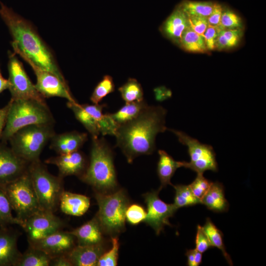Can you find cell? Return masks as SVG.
<instances>
[{"label": "cell", "mask_w": 266, "mask_h": 266, "mask_svg": "<svg viewBox=\"0 0 266 266\" xmlns=\"http://www.w3.org/2000/svg\"><path fill=\"white\" fill-rule=\"evenodd\" d=\"M59 203L61 211L65 214L80 216L89 209L90 200L89 197L83 195L62 191Z\"/></svg>", "instance_id": "cell-22"}, {"label": "cell", "mask_w": 266, "mask_h": 266, "mask_svg": "<svg viewBox=\"0 0 266 266\" xmlns=\"http://www.w3.org/2000/svg\"><path fill=\"white\" fill-rule=\"evenodd\" d=\"M17 233L0 227V266H16L21 253L17 247Z\"/></svg>", "instance_id": "cell-17"}, {"label": "cell", "mask_w": 266, "mask_h": 266, "mask_svg": "<svg viewBox=\"0 0 266 266\" xmlns=\"http://www.w3.org/2000/svg\"><path fill=\"white\" fill-rule=\"evenodd\" d=\"M9 83L8 79H5L0 71V94L4 90L8 89Z\"/></svg>", "instance_id": "cell-48"}, {"label": "cell", "mask_w": 266, "mask_h": 266, "mask_svg": "<svg viewBox=\"0 0 266 266\" xmlns=\"http://www.w3.org/2000/svg\"><path fill=\"white\" fill-rule=\"evenodd\" d=\"M111 248L103 252L99 259L98 266H115L117 265L119 243L117 238L112 237Z\"/></svg>", "instance_id": "cell-35"}, {"label": "cell", "mask_w": 266, "mask_h": 266, "mask_svg": "<svg viewBox=\"0 0 266 266\" xmlns=\"http://www.w3.org/2000/svg\"><path fill=\"white\" fill-rule=\"evenodd\" d=\"M223 6L217 2L214 3L213 10L208 17V25L213 26H221L220 20L223 11Z\"/></svg>", "instance_id": "cell-43"}, {"label": "cell", "mask_w": 266, "mask_h": 266, "mask_svg": "<svg viewBox=\"0 0 266 266\" xmlns=\"http://www.w3.org/2000/svg\"><path fill=\"white\" fill-rule=\"evenodd\" d=\"M54 124H35L21 128L9 138L10 148L29 164L39 160L40 155L55 133Z\"/></svg>", "instance_id": "cell-5"}, {"label": "cell", "mask_w": 266, "mask_h": 266, "mask_svg": "<svg viewBox=\"0 0 266 266\" xmlns=\"http://www.w3.org/2000/svg\"><path fill=\"white\" fill-rule=\"evenodd\" d=\"M147 213L143 207L137 204H133L127 207L126 213V220L131 225H137L144 221Z\"/></svg>", "instance_id": "cell-38"}, {"label": "cell", "mask_w": 266, "mask_h": 266, "mask_svg": "<svg viewBox=\"0 0 266 266\" xmlns=\"http://www.w3.org/2000/svg\"><path fill=\"white\" fill-rule=\"evenodd\" d=\"M195 245V249L201 253L205 252L212 247L202 227L199 225L197 226V228Z\"/></svg>", "instance_id": "cell-39"}, {"label": "cell", "mask_w": 266, "mask_h": 266, "mask_svg": "<svg viewBox=\"0 0 266 266\" xmlns=\"http://www.w3.org/2000/svg\"><path fill=\"white\" fill-rule=\"evenodd\" d=\"M214 3L210 1L184 0L178 6L188 16L208 18L213 10Z\"/></svg>", "instance_id": "cell-29"}, {"label": "cell", "mask_w": 266, "mask_h": 266, "mask_svg": "<svg viewBox=\"0 0 266 266\" xmlns=\"http://www.w3.org/2000/svg\"><path fill=\"white\" fill-rule=\"evenodd\" d=\"M66 105L73 112L76 119L90 133L92 138H98L100 133L95 119L76 101H67Z\"/></svg>", "instance_id": "cell-26"}, {"label": "cell", "mask_w": 266, "mask_h": 266, "mask_svg": "<svg viewBox=\"0 0 266 266\" xmlns=\"http://www.w3.org/2000/svg\"><path fill=\"white\" fill-rule=\"evenodd\" d=\"M104 252L102 244L75 246L66 256L72 266H95Z\"/></svg>", "instance_id": "cell-19"}, {"label": "cell", "mask_w": 266, "mask_h": 266, "mask_svg": "<svg viewBox=\"0 0 266 266\" xmlns=\"http://www.w3.org/2000/svg\"><path fill=\"white\" fill-rule=\"evenodd\" d=\"M52 257L45 252L30 245L21 254L16 266H48Z\"/></svg>", "instance_id": "cell-27"}, {"label": "cell", "mask_w": 266, "mask_h": 266, "mask_svg": "<svg viewBox=\"0 0 266 266\" xmlns=\"http://www.w3.org/2000/svg\"><path fill=\"white\" fill-rule=\"evenodd\" d=\"M1 140L5 143L18 130L35 124H54V119L46 102L34 100H10Z\"/></svg>", "instance_id": "cell-4"}, {"label": "cell", "mask_w": 266, "mask_h": 266, "mask_svg": "<svg viewBox=\"0 0 266 266\" xmlns=\"http://www.w3.org/2000/svg\"><path fill=\"white\" fill-rule=\"evenodd\" d=\"M159 189L143 195L147 206V215L144 222L150 226L159 235L165 226H171L169 219L176 212L177 209L172 204H168L159 197Z\"/></svg>", "instance_id": "cell-12"}, {"label": "cell", "mask_w": 266, "mask_h": 266, "mask_svg": "<svg viewBox=\"0 0 266 266\" xmlns=\"http://www.w3.org/2000/svg\"><path fill=\"white\" fill-rule=\"evenodd\" d=\"M180 44L185 50L192 52H204L207 50L203 36L195 32L189 25L184 31Z\"/></svg>", "instance_id": "cell-30"}, {"label": "cell", "mask_w": 266, "mask_h": 266, "mask_svg": "<svg viewBox=\"0 0 266 266\" xmlns=\"http://www.w3.org/2000/svg\"><path fill=\"white\" fill-rule=\"evenodd\" d=\"M114 89L115 85L112 77L106 75L95 87L90 100L94 104H99L105 97L113 92Z\"/></svg>", "instance_id": "cell-34"}, {"label": "cell", "mask_w": 266, "mask_h": 266, "mask_svg": "<svg viewBox=\"0 0 266 266\" xmlns=\"http://www.w3.org/2000/svg\"><path fill=\"white\" fill-rule=\"evenodd\" d=\"M155 97L157 100L162 101L169 97L170 93L168 90L162 88H157L155 90Z\"/></svg>", "instance_id": "cell-47"}, {"label": "cell", "mask_w": 266, "mask_h": 266, "mask_svg": "<svg viewBox=\"0 0 266 266\" xmlns=\"http://www.w3.org/2000/svg\"><path fill=\"white\" fill-rule=\"evenodd\" d=\"M175 191L173 204L179 209L181 207L201 204L200 200L193 193L189 185H172Z\"/></svg>", "instance_id": "cell-31"}, {"label": "cell", "mask_w": 266, "mask_h": 266, "mask_svg": "<svg viewBox=\"0 0 266 266\" xmlns=\"http://www.w3.org/2000/svg\"><path fill=\"white\" fill-rule=\"evenodd\" d=\"M9 57L8 80L11 100L31 99L46 102L45 98L33 84L15 53L11 54Z\"/></svg>", "instance_id": "cell-10"}, {"label": "cell", "mask_w": 266, "mask_h": 266, "mask_svg": "<svg viewBox=\"0 0 266 266\" xmlns=\"http://www.w3.org/2000/svg\"><path fill=\"white\" fill-rule=\"evenodd\" d=\"M222 29L220 26L208 25L203 34L207 50H212L215 48V43L219 32Z\"/></svg>", "instance_id": "cell-40"}, {"label": "cell", "mask_w": 266, "mask_h": 266, "mask_svg": "<svg viewBox=\"0 0 266 266\" xmlns=\"http://www.w3.org/2000/svg\"><path fill=\"white\" fill-rule=\"evenodd\" d=\"M188 26L187 15L177 5L164 22L161 30L172 41L180 43L182 35Z\"/></svg>", "instance_id": "cell-20"}, {"label": "cell", "mask_w": 266, "mask_h": 266, "mask_svg": "<svg viewBox=\"0 0 266 266\" xmlns=\"http://www.w3.org/2000/svg\"><path fill=\"white\" fill-rule=\"evenodd\" d=\"M220 26L223 29H240L242 22L240 18L233 10L223 7Z\"/></svg>", "instance_id": "cell-36"}, {"label": "cell", "mask_w": 266, "mask_h": 266, "mask_svg": "<svg viewBox=\"0 0 266 266\" xmlns=\"http://www.w3.org/2000/svg\"><path fill=\"white\" fill-rule=\"evenodd\" d=\"M166 110L160 105H147L133 119L118 126L115 136L129 163L140 155L151 154L157 134L167 130Z\"/></svg>", "instance_id": "cell-1"}, {"label": "cell", "mask_w": 266, "mask_h": 266, "mask_svg": "<svg viewBox=\"0 0 266 266\" xmlns=\"http://www.w3.org/2000/svg\"><path fill=\"white\" fill-rule=\"evenodd\" d=\"M0 15L12 37L14 52H21L36 66L66 83L51 52L30 23L1 2Z\"/></svg>", "instance_id": "cell-2"}, {"label": "cell", "mask_w": 266, "mask_h": 266, "mask_svg": "<svg viewBox=\"0 0 266 266\" xmlns=\"http://www.w3.org/2000/svg\"><path fill=\"white\" fill-rule=\"evenodd\" d=\"M221 32L231 48L237 45L242 34L240 29H222Z\"/></svg>", "instance_id": "cell-42"}, {"label": "cell", "mask_w": 266, "mask_h": 266, "mask_svg": "<svg viewBox=\"0 0 266 266\" xmlns=\"http://www.w3.org/2000/svg\"><path fill=\"white\" fill-rule=\"evenodd\" d=\"M201 201L207 209L214 212H227L229 207V203L225 198L224 186L218 181L212 183Z\"/></svg>", "instance_id": "cell-23"}, {"label": "cell", "mask_w": 266, "mask_h": 266, "mask_svg": "<svg viewBox=\"0 0 266 266\" xmlns=\"http://www.w3.org/2000/svg\"><path fill=\"white\" fill-rule=\"evenodd\" d=\"M9 106L8 102L3 107L0 108V140H1L2 133L5 126Z\"/></svg>", "instance_id": "cell-46"}, {"label": "cell", "mask_w": 266, "mask_h": 266, "mask_svg": "<svg viewBox=\"0 0 266 266\" xmlns=\"http://www.w3.org/2000/svg\"><path fill=\"white\" fill-rule=\"evenodd\" d=\"M69 232L79 245H98L103 242V232L96 217Z\"/></svg>", "instance_id": "cell-21"}, {"label": "cell", "mask_w": 266, "mask_h": 266, "mask_svg": "<svg viewBox=\"0 0 266 266\" xmlns=\"http://www.w3.org/2000/svg\"><path fill=\"white\" fill-rule=\"evenodd\" d=\"M53 213L40 209L24 221L23 228L29 242L41 239L61 230L64 222Z\"/></svg>", "instance_id": "cell-13"}, {"label": "cell", "mask_w": 266, "mask_h": 266, "mask_svg": "<svg viewBox=\"0 0 266 266\" xmlns=\"http://www.w3.org/2000/svg\"><path fill=\"white\" fill-rule=\"evenodd\" d=\"M202 228L206 234L212 247H217L221 251L224 258L230 266L233 263L230 256L227 253L223 241L222 232L215 225L209 218H207Z\"/></svg>", "instance_id": "cell-28"}, {"label": "cell", "mask_w": 266, "mask_h": 266, "mask_svg": "<svg viewBox=\"0 0 266 266\" xmlns=\"http://www.w3.org/2000/svg\"><path fill=\"white\" fill-rule=\"evenodd\" d=\"M45 163L57 166L60 176L63 177L68 175L83 174L86 161L83 154L78 150L50 158L45 160Z\"/></svg>", "instance_id": "cell-16"}, {"label": "cell", "mask_w": 266, "mask_h": 266, "mask_svg": "<svg viewBox=\"0 0 266 266\" xmlns=\"http://www.w3.org/2000/svg\"><path fill=\"white\" fill-rule=\"evenodd\" d=\"M14 52L21 56L32 67L36 77L35 87L44 98L58 97L66 99L68 101H76L71 95L67 83L62 81L53 73L36 66L21 52Z\"/></svg>", "instance_id": "cell-11"}, {"label": "cell", "mask_w": 266, "mask_h": 266, "mask_svg": "<svg viewBox=\"0 0 266 266\" xmlns=\"http://www.w3.org/2000/svg\"><path fill=\"white\" fill-rule=\"evenodd\" d=\"M81 179L100 193H108L117 187L113 153L103 137L92 138L89 165Z\"/></svg>", "instance_id": "cell-3"}, {"label": "cell", "mask_w": 266, "mask_h": 266, "mask_svg": "<svg viewBox=\"0 0 266 266\" xmlns=\"http://www.w3.org/2000/svg\"><path fill=\"white\" fill-rule=\"evenodd\" d=\"M159 159L157 165V174L161 182V190L168 185H172L171 178L176 170L183 167V161H176L164 150L158 151Z\"/></svg>", "instance_id": "cell-24"}, {"label": "cell", "mask_w": 266, "mask_h": 266, "mask_svg": "<svg viewBox=\"0 0 266 266\" xmlns=\"http://www.w3.org/2000/svg\"><path fill=\"white\" fill-rule=\"evenodd\" d=\"M12 207L9 200L0 187V227H7L10 225H18L23 228L24 222L14 217L12 214Z\"/></svg>", "instance_id": "cell-32"}, {"label": "cell", "mask_w": 266, "mask_h": 266, "mask_svg": "<svg viewBox=\"0 0 266 266\" xmlns=\"http://www.w3.org/2000/svg\"><path fill=\"white\" fill-rule=\"evenodd\" d=\"M86 133L72 131L56 134L51 138L50 148L59 155L78 151L87 140Z\"/></svg>", "instance_id": "cell-18"}, {"label": "cell", "mask_w": 266, "mask_h": 266, "mask_svg": "<svg viewBox=\"0 0 266 266\" xmlns=\"http://www.w3.org/2000/svg\"><path fill=\"white\" fill-rule=\"evenodd\" d=\"M75 239L70 232L60 230L29 243L30 246L42 250L53 258L67 254L75 246Z\"/></svg>", "instance_id": "cell-15"}, {"label": "cell", "mask_w": 266, "mask_h": 266, "mask_svg": "<svg viewBox=\"0 0 266 266\" xmlns=\"http://www.w3.org/2000/svg\"><path fill=\"white\" fill-rule=\"evenodd\" d=\"M174 133L178 141L187 146L190 157L189 162L183 161V167L190 169L197 173L203 174L205 171H218V164L213 147L203 144L185 133L171 129H167Z\"/></svg>", "instance_id": "cell-9"}, {"label": "cell", "mask_w": 266, "mask_h": 266, "mask_svg": "<svg viewBox=\"0 0 266 266\" xmlns=\"http://www.w3.org/2000/svg\"><path fill=\"white\" fill-rule=\"evenodd\" d=\"M50 266H71L72 265L66 254H63L52 258Z\"/></svg>", "instance_id": "cell-45"}, {"label": "cell", "mask_w": 266, "mask_h": 266, "mask_svg": "<svg viewBox=\"0 0 266 266\" xmlns=\"http://www.w3.org/2000/svg\"><path fill=\"white\" fill-rule=\"evenodd\" d=\"M147 105L144 100L141 101L127 102L117 112L109 114L119 126L134 118Z\"/></svg>", "instance_id": "cell-25"}, {"label": "cell", "mask_w": 266, "mask_h": 266, "mask_svg": "<svg viewBox=\"0 0 266 266\" xmlns=\"http://www.w3.org/2000/svg\"><path fill=\"white\" fill-rule=\"evenodd\" d=\"M2 189L16 212V217L20 220L24 222L41 209L28 171Z\"/></svg>", "instance_id": "cell-8"}, {"label": "cell", "mask_w": 266, "mask_h": 266, "mask_svg": "<svg viewBox=\"0 0 266 266\" xmlns=\"http://www.w3.org/2000/svg\"><path fill=\"white\" fill-rule=\"evenodd\" d=\"M202 253L196 249L187 250L186 256L187 258V265L199 266L202 263Z\"/></svg>", "instance_id": "cell-44"}, {"label": "cell", "mask_w": 266, "mask_h": 266, "mask_svg": "<svg viewBox=\"0 0 266 266\" xmlns=\"http://www.w3.org/2000/svg\"><path fill=\"white\" fill-rule=\"evenodd\" d=\"M28 172L40 209L54 212L62 192V177L50 173L40 160L30 163Z\"/></svg>", "instance_id": "cell-7"}, {"label": "cell", "mask_w": 266, "mask_h": 266, "mask_svg": "<svg viewBox=\"0 0 266 266\" xmlns=\"http://www.w3.org/2000/svg\"><path fill=\"white\" fill-rule=\"evenodd\" d=\"M189 26L197 33L203 36L208 26L207 18L199 16H188Z\"/></svg>", "instance_id": "cell-41"}, {"label": "cell", "mask_w": 266, "mask_h": 266, "mask_svg": "<svg viewBox=\"0 0 266 266\" xmlns=\"http://www.w3.org/2000/svg\"><path fill=\"white\" fill-rule=\"evenodd\" d=\"M95 198L99 207L95 217L103 232L110 234L121 232L125 228V213L129 204L125 191L110 193L97 192Z\"/></svg>", "instance_id": "cell-6"}, {"label": "cell", "mask_w": 266, "mask_h": 266, "mask_svg": "<svg viewBox=\"0 0 266 266\" xmlns=\"http://www.w3.org/2000/svg\"><path fill=\"white\" fill-rule=\"evenodd\" d=\"M29 164L10 147L0 143V187L3 188L26 173Z\"/></svg>", "instance_id": "cell-14"}, {"label": "cell", "mask_w": 266, "mask_h": 266, "mask_svg": "<svg viewBox=\"0 0 266 266\" xmlns=\"http://www.w3.org/2000/svg\"><path fill=\"white\" fill-rule=\"evenodd\" d=\"M212 183V182L205 178L203 174L197 173L195 180L189 186L194 195L201 200L209 190Z\"/></svg>", "instance_id": "cell-37"}, {"label": "cell", "mask_w": 266, "mask_h": 266, "mask_svg": "<svg viewBox=\"0 0 266 266\" xmlns=\"http://www.w3.org/2000/svg\"><path fill=\"white\" fill-rule=\"evenodd\" d=\"M118 90L126 103L144 100L142 88L135 79L129 78Z\"/></svg>", "instance_id": "cell-33"}]
</instances>
